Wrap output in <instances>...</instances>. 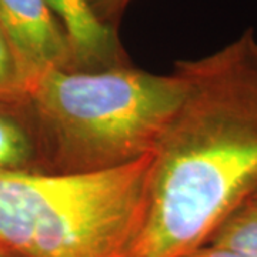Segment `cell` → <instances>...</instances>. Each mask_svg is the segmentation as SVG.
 I'll use <instances>...</instances> for the list:
<instances>
[{
  "label": "cell",
  "mask_w": 257,
  "mask_h": 257,
  "mask_svg": "<svg viewBox=\"0 0 257 257\" xmlns=\"http://www.w3.org/2000/svg\"><path fill=\"white\" fill-rule=\"evenodd\" d=\"M184 94L153 150L126 257H183L257 196V37L175 63Z\"/></svg>",
  "instance_id": "obj_1"
},
{
  "label": "cell",
  "mask_w": 257,
  "mask_h": 257,
  "mask_svg": "<svg viewBox=\"0 0 257 257\" xmlns=\"http://www.w3.org/2000/svg\"><path fill=\"white\" fill-rule=\"evenodd\" d=\"M183 94V77L175 69L170 74H153L128 63L40 73L28 101L42 172L93 173L152 153Z\"/></svg>",
  "instance_id": "obj_2"
},
{
  "label": "cell",
  "mask_w": 257,
  "mask_h": 257,
  "mask_svg": "<svg viewBox=\"0 0 257 257\" xmlns=\"http://www.w3.org/2000/svg\"><path fill=\"white\" fill-rule=\"evenodd\" d=\"M152 159L83 175L0 172V248L12 257H126Z\"/></svg>",
  "instance_id": "obj_3"
},
{
  "label": "cell",
  "mask_w": 257,
  "mask_h": 257,
  "mask_svg": "<svg viewBox=\"0 0 257 257\" xmlns=\"http://www.w3.org/2000/svg\"><path fill=\"white\" fill-rule=\"evenodd\" d=\"M0 23L33 77L73 69L66 35L46 0H0Z\"/></svg>",
  "instance_id": "obj_4"
},
{
  "label": "cell",
  "mask_w": 257,
  "mask_h": 257,
  "mask_svg": "<svg viewBox=\"0 0 257 257\" xmlns=\"http://www.w3.org/2000/svg\"><path fill=\"white\" fill-rule=\"evenodd\" d=\"M63 29L74 70H101L128 64L117 30L101 23L89 0H46Z\"/></svg>",
  "instance_id": "obj_5"
},
{
  "label": "cell",
  "mask_w": 257,
  "mask_h": 257,
  "mask_svg": "<svg viewBox=\"0 0 257 257\" xmlns=\"http://www.w3.org/2000/svg\"><path fill=\"white\" fill-rule=\"evenodd\" d=\"M40 170L36 124L26 100H0V172Z\"/></svg>",
  "instance_id": "obj_6"
},
{
  "label": "cell",
  "mask_w": 257,
  "mask_h": 257,
  "mask_svg": "<svg viewBox=\"0 0 257 257\" xmlns=\"http://www.w3.org/2000/svg\"><path fill=\"white\" fill-rule=\"evenodd\" d=\"M207 244L229 248L244 257H257V202L236 210L211 236Z\"/></svg>",
  "instance_id": "obj_7"
},
{
  "label": "cell",
  "mask_w": 257,
  "mask_h": 257,
  "mask_svg": "<svg viewBox=\"0 0 257 257\" xmlns=\"http://www.w3.org/2000/svg\"><path fill=\"white\" fill-rule=\"evenodd\" d=\"M35 80L0 23V100H26Z\"/></svg>",
  "instance_id": "obj_8"
},
{
  "label": "cell",
  "mask_w": 257,
  "mask_h": 257,
  "mask_svg": "<svg viewBox=\"0 0 257 257\" xmlns=\"http://www.w3.org/2000/svg\"><path fill=\"white\" fill-rule=\"evenodd\" d=\"M132 0H89L94 15L101 23L117 30L120 19Z\"/></svg>",
  "instance_id": "obj_9"
},
{
  "label": "cell",
  "mask_w": 257,
  "mask_h": 257,
  "mask_svg": "<svg viewBox=\"0 0 257 257\" xmlns=\"http://www.w3.org/2000/svg\"><path fill=\"white\" fill-rule=\"evenodd\" d=\"M183 257H244L236 253V251H231L229 248L217 247V246H213V244H206L202 247L193 250L192 253L186 254Z\"/></svg>",
  "instance_id": "obj_10"
},
{
  "label": "cell",
  "mask_w": 257,
  "mask_h": 257,
  "mask_svg": "<svg viewBox=\"0 0 257 257\" xmlns=\"http://www.w3.org/2000/svg\"><path fill=\"white\" fill-rule=\"evenodd\" d=\"M0 257H12V256H9L5 250H2V248H0Z\"/></svg>",
  "instance_id": "obj_11"
},
{
  "label": "cell",
  "mask_w": 257,
  "mask_h": 257,
  "mask_svg": "<svg viewBox=\"0 0 257 257\" xmlns=\"http://www.w3.org/2000/svg\"><path fill=\"white\" fill-rule=\"evenodd\" d=\"M251 200H256V202H257V196H256V197H254V199H251Z\"/></svg>",
  "instance_id": "obj_12"
}]
</instances>
